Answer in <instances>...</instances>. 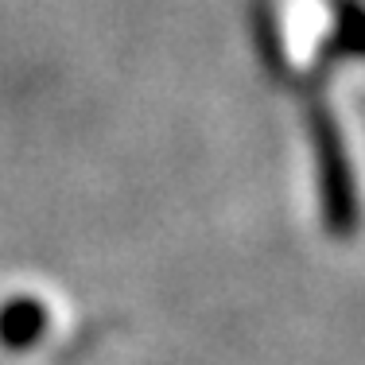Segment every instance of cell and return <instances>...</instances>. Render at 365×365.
Masks as SVG:
<instances>
[{"label":"cell","instance_id":"1","mask_svg":"<svg viewBox=\"0 0 365 365\" xmlns=\"http://www.w3.org/2000/svg\"><path fill=\"white\" fill-rule=\"evenodd\" d=\"M39 327H43V311L36 307V303H16V307H8L4 315H0V334H4V342H12V346L36 342Z\"/></svg>","mask_w":365,"mask_h":365}]
</instances>
